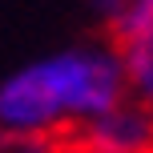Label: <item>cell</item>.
<instances>
[{
	"mask_svg": "<svg viewBox=\"0 0 153 153\" xmlns=\"http://www.w3.org/2000/svg\"><path fill=\"white\" fill-rule=\"evenodd\" d=\"M129 97L113 45H69L20 65L0 81V133L53 137Z\"/></svg>",
	"mask_w": 153,
	"mask_h": 153,
	"instance_id": "obj_1",
	"label": "cell"
},
{
	"mask_svg": "<svg viewBox=\"0 0 153 153\" xmlns=\"http://www.w3.org/2000/svg\"><path fill=\"white\" fill-rule=\"evenodd\" d=\"M76 145L85 153H153V113L125 97L121 105L85 121Z\"/></svg>",
	"mask_w": 153,
	"mask_h": 153,
	"instance_id": "obj_2",
	"label": "cell"
},
{
	"mask_svg": "<svg viewBox=\"0 0 153 153\" xmlns=\"http://www.w3.org/2000/svg\"><path fill=\"white\" fill-rule=\"evenodd\" d=\"M117 56H121V73H125L129 97L153 113V16L141 28L125 32L117 40Z\"/></svg>",
	"mask_w": 153,
	"mask_h": 153,
	"instance_id": "obj_3",
	"label": "cell"
},
{
	"mask_svg": "<svg viewBox=\"0 0 153 153\" xmlns=\"http://www.w3.org/2000/svg\"><path fill=\"white\" fill-rule=\"evenodd\" d=\"M89 8L105 20V28L113 32V40H121L125 32L141 28V24L149 20V12H145L141 0H89Z\"/></svg>",
	"mask_w": 153,
	"mask_h": 153,
	"instance_id": "obj_4",
	"label": "cell"
},
{
	"mask_svg": "<svg viewBox=\"0 0 153 153\" xmlns=\"http://www.w3.org/2000/svg\"><path fill=\"white\" fill-rule=\"evenodd\" d=\"M141 4H145V12H149V16H153V0H141Z\"/></svg>",
	"mask_w": 153,
	"mask_h": 153,
	"instance_id": "obj_5",
	"label": "cell"
}]
</instances>
